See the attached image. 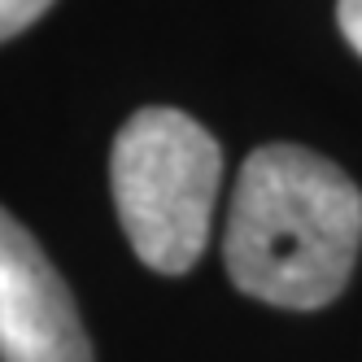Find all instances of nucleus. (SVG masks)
<instances>
[{
	"label": "nucleus",
	"instance_id": "obj_5",
	"mask_svg": "<svg viewBox=\"0 0 362 362\" xmlns=\"http://www.w3.org/2000/svg\"><path fill=\"white\" fill-rule=\"evenodd\" d=\"M336 22H341L345 40L358 48V57H362V0H336Z\"/></svg>",
	"mask_w": 362,
	"mask_h": 362
},
{
	"label": "nucleus",
	"instance_id": "obj_2",
	"mask_svg": "<svg viewBox=\"0 0 362 362\" xmlns=\"http://www.w3.org/2000/svg\"><path fill=\"white\" fill-rule=\"evenodd\" d=\"M118 223L158 275H184L205 253L223 184V148L197 118L148 105L122 122L110 153Z\"/></svg>",
	"mask_w": 362,
	"mask_h": 362
},
{
	"label": "nucleus",
	"instance_id": "obj_3",
	"mask_svg": "<svg viewBox=\"0 0 362 362\" xmlns=\"http://www.w3.org/2000/svg\"><path fill=\"white\" fill-rule=\"evenodd\" d=\"M0 362H92L88 332L40 240L0 205Z\"/></svg>",
	"mask_w": 362,
	"mask_h": 362
},
{
	"label": "nucleus",
	"instance_id": "obj_1",
	"mask_svg": "<svg viewBox=\"0 0 362 362\" xmlns=\"http://www.w3.org/2000/svg\"><path fill=\"white\" fill-rule=\"evenodd\" d=\"M362 249V192L327 158L301 144L253 148L227 210L223 257L240 293L319 310L341 297Z\"/></svg>",
	"mask_w": 362,
	"mask_h": 362
},
{
	"label": "nucleus",
	"instance_id": "obj_4",
	"mask_svg": "<svg viewBox=\"0 0 362 362\" xmlns=\"http://www.w3.org/2000/svg\"><path fill=\"white\" fill-rule=\"evenodd\" d=\"M53 0H0V44L22 35L40 13H48Z\"/></svg>",
	"mask_w": 362,
	"mask_h": 362
}]
</instances>
